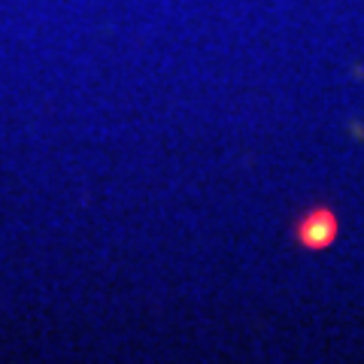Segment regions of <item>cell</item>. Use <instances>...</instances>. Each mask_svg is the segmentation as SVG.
<instances>
[{"mask_svg":"<svg viewBox=\"0 0 364 364\" xmlns=\"http://www.w3.org/2000/svg\"><path fill=\"white\" fill-rule=\"evenodd\" d=\"M334 222H331V215L328 213H313L310 215V222H306L304 228H301V237L310 246H325L328 240H331L334 237Z\"/></svg>","mask_w":364,"mask_h":364,"instance_id":"6da1fadb","label":"cell"}]
</instances>
